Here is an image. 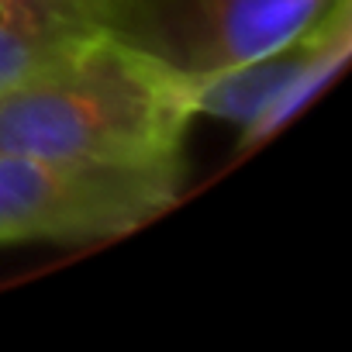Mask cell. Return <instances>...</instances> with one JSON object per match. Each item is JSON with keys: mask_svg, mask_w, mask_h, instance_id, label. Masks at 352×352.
<instances>
[{"mask_svg": "<svg viewBox=\"0 0 352 352\" xmlns=\"http://www.w3.org/2000/svg\"><path fill=\"white\" fill-rule=\"evenodd\" d=\"M190 90L100 35L0 90V152L66 162H152L184 155Z\"/></svg>", "mask_w": 352, "mask_h": 352, "instance_id": "cell-1", "label": "cell"}, {"mask_svg": "<svg viewBox=\"0 0 352 352\" xmlns=\"http://www.w3.org/2000/svg\"><path fill=\"white\" fill-rule=\"evenodd\" d=\"M349 11H352V0H338V4L328 11V18L314 32L294 38L290 45L273 49L266 56H256L249 63H239L232 69H221L214 76H204L197 83H187L194 114L228 121L239 131L249 128L283 94V87L304 69V63L318 52V45L324 42V35L331 32V25L342 14H349Z\"/></svg>", "mask_w": 352, "mask_h": 352, "instance_id": "cell-5", "label": "cell"}, {"mask_svg": "<svg viewBox=\"0 0 352 352\" xmlns=\"http://www.w3.org/2000/svg\"><path fill=\"white\" fill-rule=\"evenodd\" d=\"M338 0H100V32L197 83L314 32Z\"/></svg>", "mask_w": 352, "mask_h": 352, "instance_id": "cell-3", "label": "cell"}, {"mask_svg": "<svg viewBox=\"0 0 352 352\" xmlns=\"http://www.w3.org/2000/svg\"><path fill=\"white\" fill-rule=\"evenodd\" d=\"M100 35V0H0V90Z\"/></svg>", "mask_w": 352, "mask_h": 352, "instance_id": "cell-4", "label": "cell"}, {"mask_svg": "<svg viewBox=\"0 0 352 352\" xmlns=\"http://www.w3.org/2000/svg\"><path fill=\"white\" fill-rule=\"evenodd\" d=\"M184 190V155L66 162L0 152V245L107 242L166 214Z\"/></svg>", "mask_w": 352, "mask_h": 352, "instance_id": "cell-2", "label": "cell"}, {"mask_svg": "<svg viewBox=\"0 0 352 352\" xmlns=\"http://www.w3.org/2000/svg\"><path fill=\"white\" fill-rule=\"evenodd\" d=\"M349 56H352V11L342 14V18L331 25V32L324 35V42L318 45V52H314V56L304 63V69L283 87V94H280L249 128H242L239 152H249V148L270 142L287 121H294L328 83H335V76L345 69Z\"/></svg>", "mask_w": 352, "mask_h": 352, "instance_id": "cell-6", "label": "cell"}]
</instances>
